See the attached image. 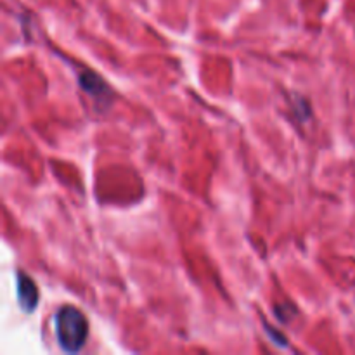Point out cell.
I'll list each match as a JSON object with an SVG mask.
<instances>
[{"label":"cell","mask_w":355,"mask_h":355,"mask_svg":"<svg viewBox=\"0 0 355 355\" xmlns=\"http://www.w3.org/2000/svg\"><path fill=\"white\" fill-rule=\"evenodd\" d=\"M55 338L66 354H78L89 338V321L85 314L73 305H64L54 318Z\"/></svg>","instance_id":"1"},{"label":"cell","mask_w":355,"mask_h":355,"mask_svg":"<svg viewBox=\"0 0 355 355\" xmlns=\"http://www.w3.org/2000/svg\"><path fill=\"white\" fill-rule=\"evenodd\" d=\"M78 82H80V85H82V89L85 90L89 96L96 97V99H99V101H103V99L110 101L111 89L107 87V83L104 82L99 75H96V73H92V71H83L82 75H80Z\"/></svg>","instance_id":"3"},{"label":"cell","mask_w":355,"mask_h":355,"mask_svg":"<svg viewBox=\"0 0 355 355\" xmlns=\"http://www.w3.org/2000/svg\"><path fill=\"white\" fill-rule=\"evenodd\" d=\"M17 281V302H19V307L23 309L26 314H31V312L37 309L38 305V290L35 281L31 279L30 276L23 272H17L16 276Z\"/></svg>","instance_id":"2"},{"label":"cell","mask_w":355,"mask_h":355,"mask_svg":"<svg viewBox=\"0 0 355 355\" xmlns=\"http://www.w3.org/2000/svg\"><path fill=\"white\" fill-rule=\"evenodd\" d=\"M266 331L269 333V336L274 340V343H276V345H279V347H288V345H286V338H284V336L281 335V333H274L272 329H270L267 324H266Z\"/></svg>","instance_id":"4"}]
</instances>
